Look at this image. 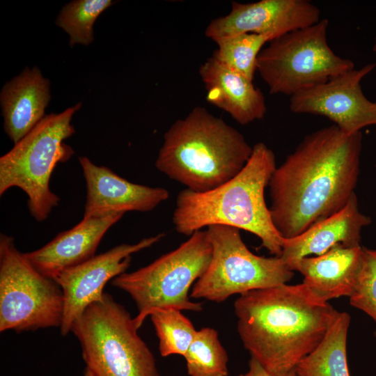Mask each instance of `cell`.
Segmentation results:
<instances>
[{
	"label": "cell",
	"instance_id": "277c9868",
	"mask_svg": "<svg viewBox=\"0 0 376 376\" xmlns=\"http://www.w3.org/2000/svg\"><path fill=\"white\" fill-rule=\"evenodd\" d=\"M252 150L237 130L198 106L164 133L155 166L186 189L205 192L236 176Z\"/></svg>",
	"mask_w": 376,
	"mask_h": 376
},
{
	"label": "cell",
	"instance_id": "4316f807",
	"mask_svg": "<svg viewBox=\"0 0 376 376\" xmlns=\"http://www.w3.org/2000/svg\"><path fill=\"white\" fill-rule=\"evenodd\" d=\"M287 376H297L295 370L291 371Z\"/></svg>",
	"mask_w": 376,
	"mask_h": 376
},
{
	"label": "cell",
	"instance_id": "ba28073f",
	"mask_svg": "<svg viewBox=\"0 0 376 376\" xmlns=\"http://www.w3.org/2000/svg\"><path fill=\"white\" fill-rule=\"evenodd\" d=\"M329 20L285 34L260 51L257 72L271 94L292 95L354 68L327 42Z\"/></svg>",
	"mask_w": 376,
	"mask_h": 376
},
{
	"label": "cell",
	"instance_id": "603a6c76",
	"mask_svg": "<svg viewBox=\"0 0 376 376\" xmlns=\"http://www.w3.org/2000/svg\"><path fill=\"white\" fill-rule=\"evenodd\" d=\"M150 316L159 340L161 356L184 357L197 332L191 322L174 308L156 309Z\"/></svg>",
	"mask_w": 376,
	"mask_h": 376
},
{
	"label": "cell",
	"instance_id": "9c48e42d",
	"mask_svg": "<svg viewBox=\"0 0 376 376\" xmlns=\"http://www.w3.org/2000/svg\"><path fill=\"white\" fill-rule=\"evenodd\" d=\"M212 247L210 264L194 283L190 297L220 303L231 295L285 284L294 276L281 257L253 253L240 229L212 225L206 229Z\"/></svg>",
	"mask_w": 376,
	"mask_h": 376
},
{
	"label": "cell",
	"instance_id": "52a82bcc",
	"mask_svg": "<svg viewBox=\"0 0 376 376\" xmlns=\"http://www.w3.org/2000/svg\"><path fill=\"white\" fill-rule=\"evenodd\" d=\"M212 253L206 230H196L177 249L150 264L112 279V285L127 292L136 306V327L139 329L159 308L201 311L202 304L191 301L188 292L206 271Z\"/></svg>",
	"mask_w": 376,
	"mask_h": 376
},
{
	"label": "cell",
	"instance_id": "f546056e",
	"mask_svg": "<svg viewBox=\"0 0 376 376\" xmlns=\"http://www.w3.org/2000/svg\"><path fill=\"white\" fill-rule=\"evenodd\" d=\"M375 339H376V332L375 333Z\"/></svg>",
	"mask_w": 376,
	"mask_h": 376
},
{
	"label": "cell",
	"instance_id": "8fae6325",
	"mask_svg": "<svg viewBox=\"0 0 376 376\" xmlns=\"http://www.w3.org/2000/svg\"><path fill=\"white\" fill-rule=\"evenodd\" d=\"M375 66L376 63H369L354 68L299 92L290 97L289 108L295 113L324 116L346 134L376 125V102L364 95L361 86V80Z\"/></svg>",
	"mask_w": 376,
	"mask_h": 376
},
{
	"label": "cell",
	"instance_id": "484cf974",
	"mask_svg": "<svg viewBox=\"0 0 376 376\" xmlns=\"http://www.w3.org/2000/svg\"><path fill=\"white\" fill-rule=\"evenodd\" d=\"M238 376H272L267 370L253 357L249 362V370Z\"/></svg>",
	"mask_w": 376,
	"mask_h": 376
},
{
	"label": "cell",
	"instance_id": "e0dca14e",
	"mask_svg": "<svg viewBox=\"0 0 376 376\" xmlns=\"http://www.w3.org/2000/svg\"><path fill=\"white\" fill-rule=\"evenodd\" d=\"M198 72L206 100L242 125L261 120L267 112L265 97L253 81L219 63L213 56L201 65Z\"/></svg>",
	"mask_w": 376,
	"mask_h": 376
},
{
	"label": "cell",
	"instance_id": "ac0fdd59",
	"mask_svg": "<svg viewBox=\"0 0 376 376\" xmlns=\"http://www.w3.org/2000/svg\"><path fill=\"white\" fill-rule=\"evenodd\" d=\"M363 259V246L336 245L323 255L303 258L290 266L304 275L303 283L319 300L350 297Z\"/></svg>",
	"mask_w": 376,
	"mask_h": 376
},
{
	"label": "cell",
	"instance_id": "2e32d148",
	"mask_svg": "<svg viewBox=\"0 0 376 376\" xmlns=\"http://www.w3.org/2000/svg\"><path fill=\"white\" fill-rule=\"evenodd\" d=\"M370 223L371 219L359 212L354 193L337 213L296 237L285 239L281 258L290 269L297 260L310 255H323L338 244L359 246L361 230Z\"/></svg>",
	"mask_w": 376,
	"mask_h": 376
},
{
	"label": "cell",
	"instance_id": "6da1fadb",
	"mask_svg": "<svg viewBox=\"0 0 376 376\" xmlns=\"http://www.w3.org/2000/svg\"><path fill=\"white\" fill-rule=\"evenodd\" d=\"M361 132L333 125L306 136L270 178L272 223L285 239L296 237L341 210L355 193Z\"/></svg>",
	"mask_w": 376,
	"mask_h": 376
},
{
	"label": "cell",
	"instance_id": "7c38bea8",
	"mask_svg": "<svg viewBox=\"0 0 376 376\" xmlns=\"http://www.w3.org/2000/svg\"><path fill=\"white\" fill-rule=\"evenodd\" d=\"M164 236V233H159L135 244L117 245L62 272L54 279L63 296L61 334L65 336L71 332L74 322L84 310L102 299L104 285L109 280L125 272L130 265L132 254L150 247Z\"/></svg>",
	"mask_w": 376,
	"mask_h": 376
},
{
	"label": "cell",
	"instance_id": "30bf717a",
	"mask_svg": "<svg viewBox=\"0 0 376 376\" xmlns=\"http://www.w3.org/2000/svg\"><path fill=\"white\" fill-rule=\"evenodd\" d=\"M63 296L57 283L40 273L15 246L0 235V331L58 327Z\"/></svg>",
	"mask_w": 376,
	"mask_h": 376
},
{
	"label": "cell",
	"instance_id": "44dd1931",
	"mask_svg": "<svg viewBox=\"0 0 376 376\" xmlns=\"http://www.w3.org/2000/svg\"><path fill=\"white\" fill-rule=\"evenodd\" d=\"M184 357L189 376L228 375V357L213 328L197 331Z\"/></svg>",
	"mask_w": 376,
	"mask_h": 376
},
{
	"label": "cell",
	"instance_id": "7402d4cb",
	"mask_svg": "<svg viewBox=\"0 0 376 376\" xmlns=\"http://www.w3.org/2000/svg\"><path fill=\"white\" fill-rule=\"evenodd\" d=\"M267 37L254 33H242L215 42L217 49L213 56L219 63L251 81L257 72V60Z\"/></svg>",
	"mask_w": 376,
	"mask_h": 376
},
{
	"label": "cell",
	"instance_id": "5b68a950",
	"mask_svg": "<svg viewBox=\"0 0 376 376\" xmlns=\"http://www.w3.org/2000/svg\"><path fill=\"white\" fill-rule=\"evenodd\" d=\"M81 107L78 103L61 113L46 115L0 157V195L12 187L21 189L37 221H45L59 203L60 198L50 189V178L56 166L74 154L64 141L75 132L71 121Z\"/></svg>",
	"mask_w": 376,
	"mask_h": 376
},
{
	"label": "cell",
	"instance_id": "d4e9b609",
	"mask_svg": "<svg viewBox=\"0 0 376 376\" xmlns=\"http://www.w3.org/2000/svg\"><path fill=\"white\" fill-rule=\"evenodd\" d=\"M350 304L376 323V249L363 247V259Z\"/></svg>",
	"mask_w": 376,
	"mask_h": 376
},
{
	"label": "cell",
	"instance_id": "d6986e66",
	"mask_svg": "<svg viewBox=\"0 0 376 376\" xmlns=\"http://www.w3.org/2000/svg\"><path fill=\"white\" fill-rule=\"evenodd\" d=\"M50 97V82L38 67L26 68L3 86L0 95L3 128L14 144L46 116Z\"/></svg>",
	"mask_w": 376,
	"mask_h": 376
},
{
	"label": "cell",
	"instance_id": "7a4b0ae2",
	"mask_svg": "<svg viewBox=\"0 0 376 376\" xmlns=\"http://www.w3.org/2000/svg\"><path fill=\"white\" fill-rule=\"evenodd\" d=\"M243 345L272 376H287L320 344L338 311L302 283L244 292L234 303Z\"/></svg>",
	"mask_w": 376,
	"mask_h": 376
},
{
	"label": "cell",
	"instance_id": "9a60e30c",
	"mask_svg": "<svg viewBox=\"0 0 376 376\" xmlns=\"http://www.w3.org/2000/svg\"><path fill=\"white\" fill-rule=\"evenodd\" d=\"M123 215L83 217L72 228L58 233L41 248L25 253L24 256L40 273L54 280L64 270L95 256L106 233Z\"/></svg>",
	"mask_w": 376,
	"mask_h": 376
},
{
	"label": "cell",
	"instance_id": "4fadbf2b",
	"mask_svg": "<svg viewBox=\"0 0 376 376\" xmlns=\"http://www.w3.org/2000/svg\"><path fill=\"white\" fill-rule=\"evenodd\" d=\"M319 8L307 0H260L233 1L230 11L212 19L205 31L214 42L242 33L267 37L269 42L288 33L318 23Z\"/></svg>",
	"mask_w": 376,
	"mask_h": 376
},
{
	"label": "cell",
	"instance_id": "ffe728a7",
	"mask_svg": "<svg viewBox=\"0 0 376 376\" xmlns=\"http://www.w3.org/2000/svg\"><path fill=\"white\" fill-rule=\"evenodd\" d=\"M351 318L338 313L317 348L296 367L297 376H350L347 360V336Z\"/></svg>",
	"mask_w": 376,
	"mask_h": 376
},
{
	"label": "cell",
	"instance_id": "cb8c5ba5",
	"mask_svg": "<svg viewBox=\"0 0 376 376\" xmlns=\"http://www.w3.org/2000/svg\"><path fill=\"white\" fill-rule=\"evenodd\" d=\"M113 4L111 0H76L68 3L58 14L56 24L70 37V46L88 45L93 41V24Z\"/></svg>",
	"mask_w": 376,
	"mask_h": 376
},
{
	"label": "cell",
	"instance_id": "8992f818",
	"mask_svg": "<svg viewBox=\"0 0 376 376\" xmlns=\"http://www.w3.org/2000/svg\"><path fill=\"white\" fill-rule=\"evenodd\" d=\"M137 331L129 312L108 293L88 306L71 329L92 376H161Z\"/></svg>",
	"mask_w": 376,
	"mask_h": 376
},
{
	"label": "cell",
	"instance_id": "1f68e13d",
	"mask_svg": "<svg viewBox=\"0 0 376 376\" xmlns=\"http://www.w3.org/2000/svg\"></svg>",
	"mask_w": 376,
	"mask_h": 376
},
{
	"label": "cell",
	"instance_id": "83f0119b",
	"mask_svg": "<svg viewBox=\"0 0 376 376\" xmlns=\"http://www.w3.org/2000/svg\"><path fill=\"white\" fill-rule=\"evenodd\" d=\"M373 52L375 53L376 54V37H375V44L373 45Z\"/></svg>",
	"mask_w": 376,
	"mask_h": 376
},
{
	"label": "cell",
	"instance_id": "f1b7e54d",
	"mask_svg": "<svg viewBox=\"0 0 376 376\" xmlns=\"http://www.w3.org/2000/svg\"><path fill=\"white\" fill-rule=\"evenodd\" d=\"M83 376H92V375L88 370H86Z\"/></svg>",
	"mask_w": 376,
	"mask_h": 376
},
{
	"label": "cell",
	"instance_id": "5bb4252c",
	"mask_svg": "<svg viewBox=\"0 0 376 376\" xmlns=\"http://www.w3.org/2000/svg\"><path fill=\"white\" fill-rule=\"evenodd\" d=\"M79 162L86 189L84 217L149 212L169 198V192L165 188L132 182L86 157H79Z\"/></svg>",
	"mask_w": 376,
	"mask_h": 376
},
{
	"label": "cell",
	"instance_id": "4dcf8cb0",
	"mask_svg": "<svg viewBox=\"0 0 376 376\" xmlns=\"http://www.w3.org/2000/svg\"><path fill=\"white\" fill-rule=\"evenodd\" d=\"M375 167H376V166H375Z\"/></svg>",
	"mask_w": 376,
	"mask_h": 376
},
{
	"label": "cell",
	"instance_id": "3957f363",
	"mask_svg": "<svg viewBox=\"0 0 376 376\" xmlns=\"http://www.w3.org/2000/svg\"><path fill=\"white\" fill-rule=\"evenodd\" d=\"M276 168L274 152L263 142L256 143L243 169L229 181L205 192H179L172 216L175 229L190 236L212 225L235 227L256 235L270 254L281 257L285 238L274 227L265 200Z\"/></svg>",
	"mask_w": 376,
	"mask_h": 376
}]
</instances>
